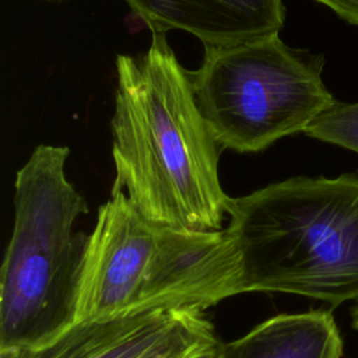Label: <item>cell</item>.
Segmentation results:
<instances>
[{"label": "cell", "instance_id": "cell-1", "mask_svg": "<svg viewBox=\"0 0 358 358\" xmlns=\"http://www.w3.org/2000/svg\"><path fill=\"white\" fill-rule=\"evenodd\" d=\"M116 74L112 192H124L154 224L193 232L224 229L232 197L218 179L221 147L166 34L152 32L143 55H117Z\"/></svg>", "mask_w": 358, "mask_h": 358}, {"label": "cell", "instance_id": "cell-2", "mask_svg": "<svg viewBox=\"0 0 358 358\" xmlns=\"http://www.w3.org/2000/svg\"><path fill=\"white\" fill-rule=\"evenodd\" d=\"M228 217L243 292L358 301V171L271 183L231 199Z\"/></svg>", "mask_w": 358, "mask_h": 358}, {"label": "cell", "instance_id": "cell-3", "mask_svg": "<svg viewBox=\"0 0 358 358\" xmlns=\"http://www.w3.org/2000/svg\"><path fill=\"white\" fill-rule=\"evenodd\" d=\"M242 292L227 229L162 227L143 217L124 192H110L88 235L74 323L154 309L204 310Z\"/></svg>", "mask_w": 358, "mask_h": 358}, {"label": "cell", "instance_id": "cell-4", "mask_svg": "<svg viewBox=\"0 0 358 358\" xmlns=\"http://www.w3.org/2000/svg\"><path fill=\"white\" fill-rule=\"evenodd\" d=\"M70 150L39 144L15 173L14 225L0 274V348H42L76 320L88 213L67 180Z\"/></svg>", "mask_w": 358, "mask_h": 358}, {"label": "cell", "instance_id": "cell-5", "mask_svg": "<svg viewBox=\"0 0 358 358\" xmlns=\"http://www.w3.org/2000/svg\"><path fill=\"white\" fill-rule=\"evenodd\" d=\"M323 56L294 49L280 34L204 48L190 71L197 106L221 148L260 152L301 133L337 101L322 78Z\"/></svg>", "mask_w": 358, "mask_h": 358}, {"label": "cell", "instance_id": "cell-6", "mask_svg": "<svg viewBox=\"0 0 358 358\" xmlns=\"http://www.w3.org/2000/svg\"><path fill=\"white\" fill-rule=\"evenodd\" d=\"M152 32L185 31L204 48H224L280 34L282 0H124Z\"/></svg>", "mask_w": 358, "mask_h": 358}, {"label": "cell", "instance_id": "cell-7", "mask_svg": "<svg viewBox=\"0 0 358 358\" xmlns=\"http://www.w3.org/2000/svg\"><path fill=\"white\" fill-rule=\"evenodd\" d=\"M203 319L200 309L176 308L85 320L35 352L36 358H144Z\"/></svg>", "mask_w": 358, "mask_h": 358}, {"label": "cell", "instance_id": "cell-8", "mask_svg": "<svg viewBox=\"0 0 358 358\" xmlns=\"http://www.w3.org/2000/svg\"><path fill=\"white\" fill-rule=\"evenodd\" d=\"M217 358H343V338L330 310L281 313L220 344Z\"/></svg>", "mask_w": 358, "mask_h": 358}, {"label": "cell", "instance_id": "cell-9", "mask_svg": "<svg viewBox=\"0 0 358 358\" xmlns=\"http://www.w3.org/2000/svg\"><path fill=\"white\" fill-rule=\"evenodd\" d=\"M305 134L358 154V102H336L310 123Z\"/></svg>", "mask_w": 358, "mask_h": 358}, {"label": "cell", "instance_id": "cell-10", "mask_svg": "<svg viewBox=\"0 0 358 358\" xmlns=\"http://www.w3.org/2000/svg\"><path fill=\"white\" fill-rule=\"evenodd\" d=\"M220 341L213 323L206 317L171 343L152 351L144 358H196L217 351Z\"/></svg>", "mask_w": 358, "mask_h": 358}, {"label": "cell", "instance_id": "cell-11", "mask_svg": "<svg viewBox=\"0 0 358 358\" xmlns=\"http://www.w3.org/2000/svg\"><path fill=\"white\" fill-rule=\"evenodd\" d=\"M330 8L341 20L358 27V0H313Z\"/></svg>", "mask_w": 358, "mask_h": 358}, {"label": "cell", "instance_id": "cell-12", "mask_svg": "<svg viewBox=\"0 0 358 358\" xmlns=\"http://www.w3.org/2000/svg\"><path fill=\"white\" fill-rule=\"evenodd\" d=\"M0 358H36V352L34 348L8 347L0 348Z\"/></svg>", "mask_w": 358, "mask_h": 358}, {"label": "cell", "instance_id": "cell-13", "mask_svg": "<svg viewBox=\"0 0 358 358\" xmlns=\"http://www.w3.org/2000/svg\"><path fill=\"white\" fill-rule=\"evenodd\" d=\"M352 326L358 330V305L352 310Z\"/></svg>", "mask_w": 358, "mask_h": 358}, {"label": "cell", "instance_id": "cell-14", "mask_svg": "<svg viewBox=\"0 0 358 358\" xmlns=\"http://www.w3.org/2000/svg\"><path fill=\"white\" fill-rule=\"evenodd\" d=\"M196 358H217V351H213V352H207V354H203V355H199Z\"/></svg>", "mask_w": 358, "mask_h": 358}]
</instances>
